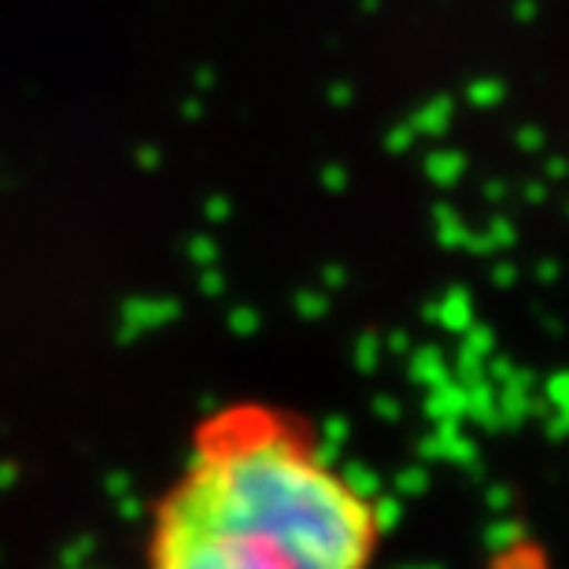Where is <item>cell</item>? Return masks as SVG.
Returning <instances> with one entry per match:
<instances>
[{"instance_id": "1", "label": "cell", "mask_w": 569, "mask_h": 569, "mask_svg": "<svg viewBox=\"0 0 569 569\" xmlns=\"http://www.w3.org/2000/svg\"><path fill=\"white\" fill-rule=\"evenodd\" d=\"M381 503L311 422L267 403L192 429L148 510L141 569H373Z\"/></svg>"}]
</instances>
